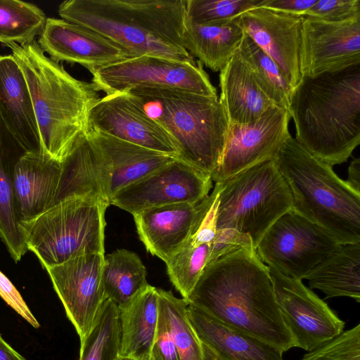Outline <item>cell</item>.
I'll return each instance as SVG.
<instances>
[{"mask_svg": "<svg viewBox=\"0 0 360 360\" xmlns=\"http://www.w3.org/2000/svg\"><path fill=\"white\" fill-rule=\"evenodd\" d=\"M186 300L283 352L295 347L268 266L252 245L236 248L207 264Z\"/></svg>", "mask_w": 360, "mask_h": 360, "instance_id": "1", "label": "cell"}, {"mask_svg": "<svg viewBox=\"0 0 360 360\" xmlns=\"http://www.w3.org/2000/svg\"><path fill=\"white\" fill-rule=\"evenodd\" d=\"M288 110L307 150L330 166L347 162L360 143V63L302 76Z\"/></svg>", "mask_w": 360, "mask_h": 360, "instance_id": "2", "label": "cell"}, {"mask_svg": "<svg viewBox=\"0 0 360 360\" xmlns=\"http://www.w3.org/2000/svg\"><path fill=\"white\" fill-rule=\"evenodd\" d=\"M186 0H68L62 19L88 27L133 56L195 63L184 45Z\"/></svg>", "mask_w": 360, "mask_h": 360, "instance_id": "3", "label": "cell"}, {"mask_svg": "<svg viewBox=\"0 0 360 360\" xmlns=\"http://www.w3.org/2000/svg\"><path fill=\"white\" fill-rule=\"evenodd\" d=\"M25 78L42 150L61 160L89 131V115L100 98L89 82L70 75L47 57L36 40L7 45Z\"/></svg>", "mask_w": 360, "mask_h": 360, "instance_id": "4", "label": "cell"}, {"mask_svg": "<svg viewBox=\"0 0 360 360\" xmlns=\"http://www.w3.org/2000/svg\"><path fill=\"white\" fill-rule=\"evenodd\" d=\"M292 210L341 244L360 242V193L290 136L274 158Z\"/></svg>", "mask_w": 360, "mask_h": 360, "instance_id": "5", "label": "cell"}, {"mask_svg": "<svg viewBox=\"0 0 360 360\" xmlns=\"http://www.w3.org/2000/svg\"><path fill=\"white\" fill-rule=\"evenodd\" d=\"M127 92L169 136L176 159L211 176L220 162L229 127L218 96L150 88Z\"/></svg>", "mask_w": 360, "mask_h": 360, "instance_id": "6", "label": "cell"}, {"mask_svg": "<svg viewBox=\"0 0 360 360\" xmlns=\"http://www.w3.org/2000/svg\"><path fill=\"white\" fill-rule=\"evenodd\" d=\"M108 206L97 199L72 198L21 222L27 250L44 269L80 255L104 254L105 212Z\"/></svg>", "mask_w": 360, "mask_h": 360, "instance_id": "7", "label": "cell"}, {"mask_svg": "<svg viewBox=\"0 0 360 360\" xmlns=\"http://www.w3.org/2000/svg\"><path fill=\"white\" fill-rule=\"evenodd\" d=\"M220 183L217 231L231 230L249 236L255 249L269 228L292 210L290 191L274 159Z\"/></svg>", "mask_w": 360, "mask_h": 360, "instance_id": "8", "label": "cell"}, {"mask_svg": "<svg viewBox=\"0 0 360 360\" xmlns=\"http://www.w3.org/2000/svg\"><path fill=\"white\" fill-rule=\"evenodd\" d=\"M342 245L326 230L291 210L269 228L255 250L266 265L302 281Z\"/></svg>", "mask_w": 360, "mask_h": 360, "instance_id": "9", "label": "cell"}, {"mask_svg": "<svg viewBox=\"0 0 360 360\" xmlns=\"http://www.w3.org/2000/svg\"><path fill=\"white\" fill-rule=\"evenodd\" d=\"M95 89L106 95L135 88L174 89L217 96L202 65L163 57L141 56L90 72Z\"/></svg>", "mask_w": 360, "mask_h": 360, "instance_id": "10", "label": "cell"}, {"mask_svg": "<svg viewBox=\"0 0 360 360\" xmlns=\"http://www.w3.org/2000/svg\"><path fill=\"white\" fill-rule=\"evenodd\" d=\"M268 268L279 310L295 347L310 352L343 331L345 322L302 281L272 266Z\"/></svg>", "mask_w": 360, "mask_h": 360, "instance_id": "11", "label": "cell"}, {"mask_svg": "<svg viewBox=\"0 0 360 360\" xmlns=\"http://www.w3.org/2000/svg\"><path fill=\"white\" fill-rule=\"evenodd\" d=\"M291 119L284 108L272 106L257 120L245 124H229L220 162L211 175L215 183L263 162L274 159L291 136Z\"/></svg>", "mask_w": 360, "mask_h": 360, "instance_id": "12", "label": "cell"}, {"mask_svg": "<svg viewBox=\"0 0 360 360\" xmlns=\"http://www.w3.org/2000/svg\"><path fill=\"white\" fill-rule=\"evenodd\" d=\"M212 178L176 158L119 191L110 205L132 215L148 208L179 203L196 205L212 188Z\"/></svg>", "mask_w": 360, "mask_h": 360, "instance_id": "13", "label": "cell"}, {"mask_svg": "<svg viewBox=\"0 0 360 360\" xmlns=\"http://www.w3.org/2000/svg\"><path fill=\"white\" fill-rule=\"evenodd\" d=\"M103 257L102 253L86 254L45 269L80 340L89 331L105 300Z\"/></svg>", "mask_w": 360, "mask_h": 360, "instance_id": "14", "label": "cell"}, {"mask_svg": "<svg viewBox=\"0 0 360 360\" xmlns=\"http://www.w3.org/2000/svg\"><path fill=\"white\" fill-rule=\"evenodd\" d=\"M304 16L256 7L235 19L252 41L276 64L292 89L302 77L300 66Z\"/></svg>", "mask_w": 360, "mask_h": 360, "instance_id": "15", "label": "cell"}, {"mask_svg": "<svg viewBox=\"0 0 360 360\" xmlns=\"http://www.w3.org/2000/svg\"><path fill=\"white\" fill-rule=\"evenodd\" d=\"M360 63V16L330 22L304 16L300 66L314 77Z\"/></svg>", "mask_w": 360, "mask_h": 360, "instance_id": "16", "label": "cell"}, {"mask_svg": "<svg viewBox=\"0 0 360 360\" xmlns=\"http://www.w3.org/2000/svg\"><path fill=\"white\" fill-rule=\"evenodd\" d=\"M88 123L89 131L176 158V149L169 136L127 91L100 98L90 110Z\"/></svg>", "mask_w": 360, "mask_h": 360, "instance_id": "17", "label": "cell"}, {"mask_svg": "<svg viewBox=\"0 0 360 360\" xmlns=\"http://www.w3.org/2000/svg\"><path fill=\"white\" fill-rule=\"evenodd\" d=\"M37 43L53 60L89 72L134 57L101 34L62 18H48Z\"/></svg>", "mask_w": 360, "mask_h": 360, "instance_id": "18", "label": "cell"}, {"mask_svg": "<svg viewBox=\"0 0 360 360\" xmlns=\"http://www.w3.org/2000/svg\"><path fill=\"white\" fill-rule=\"evenodd\" d=\"M60 174V161L44 151L27 152L19 159L13 169V188L20 224L51 207Z\"/></svg>", "mask_w": 360, "mask_h": 360, "instance_id": "19", "label": "cell"}, {"mask_svg": "<svg viewBox=\"0 0 360 360\" xmlns=\"http://www.w3.org/2000/svg\"><path fill=\"white\" fill-rule=\"evenodd\" d=\"M60 162V179L51 207L72 198L97 199L110 205L109 170L87 134L78 139Z\"/></svg>", "mask_w": 360, "mask_h": 360, "instance_id": "20", "label": "cell"}, {"mask_svg": "<svg viewBox=\"0 0 360 360\" xmlns=\"http://www.w3.org/2000/svg\"><path fill=\"white\" fill-rule=\"evenodd\" d=\"M91 141L100 151L109 170L108 199L121 189L144 178L176 158L89 130Z\"/></svg>", "mask_w": 360, "mask_h": 360, "instance_id": "21", "label": "cell"}, {"mask_svg": "<svg viewBox=\"0 0 360 360\" xmlns=\"http://www.w3.org/2000/svg\"><path fill=\"white\" fill-rule=\"evenodd\" d=\"M187 314L200 339L218 360H283V352L243 330L221 322L188 303Z\"/></svg>", "mask_w": 360, "mask_h": 360, "instance_id": "22", "label": "cell"}, {"mask_svg": "<svg viewBox=\"0 0 360 360\" xmlns=\"http://www.w3.org/2000/svg\"><path fill=\"white\" fill-rule=\"evenodd\" d=\"M0 112L27 152L43 151L29 89L12 54L0 56Z\"/></svg>", "mask_w": 360, "mask_h": 360, "instance_id": "23", "label": "cell"}, {"mask_svg": "<svg viewBox=\"0 0 360 360\" xmlns=\"http://www.w3.org/2000/svg\"><path fill=\"white\" fill-rule=\"evenodd\" d=\"M196 206L172 204L148 208L134 214L138 235L146 250L167 262L186 241Z\"/></svg>", "mask_w": 360, "mask_h": 360, "instance_id": "24", "label": "cell"}, {"mask_svg": "<svg viewBox=\"0 0 360 360\" xmlns=\"http://www.w3.org/2000/svg\"><path fill=\"white\" fill-rule=\"evenodd\" d=\"M219 72V100L229 124L252 122L276 106L257 85L238 48Z\"/></svg>", "mask_w": 360, "mask_h": 360, "instance_id": "25", "label": "cell"}, {"mask_svg": "<svg viewBox=\"0 0 360 360\" xmlns=\"http://www.w3.org/2000/svg\"><path fill=\"white\" fill-rule=\"evenodd\" d=\"M27 152L0 112V238L15 262L21 259L27 248L16 212L13 173L16 163Z\"/></svg>", "mask_w": 360, "mask_h": 360, "instance_id": "26", "label": "cell"}, {"mask_svg": "<svg viewBox=\"0 0 360 360\" xmlns=\"http://www.w3.org/2000/svg\"><path fill=\"white\" fill-rule=\"evenodd\" d=\"M120 356L150 360L158 318L157 288L149 286L127 304L118 307Z\"/></svg>", "mask_w": 360, "mask_h": 360, "instance_id": "27", "label": "cell"}, {"mask_svg": "<svg viewBox=\"0 0 360 360\" xmlns=\"http://www.w3.org/2000/svg\"><path fill=\"white\" fill-rule=\"evenodd\" d=\"M327 298L347 297L360 302V242L342 244L304 278Z\"/></svg>", "mask_w": 360, "mask_h": 360, "instance_id": "28", "label": "cell"}, {"mask_svg": "<svg viewBox=\"0 0 360 360\" xmlns=\"http://www.w3.org/2000/svg\"><path fill=\"white\" fill-rule=\"evenodd\" d=\"M243 31L236 19L217 25L186 20L184 45L193 58L214 72L220 71L239 47Z\"/></svg>", "mask_w": 360, "mask_h": 360, "instance_id": "29", "label": "cell"}, {"mask_svg": "<svg viewBox=\"0 0 360 360\" xmlns=\"http://www.w3.org/2000/svg\"><path fill=\"white\" fill-rule=\"evenodd\" d=\"M101 283L104 298L118 307L127 304L149 286L141 259L135 252L125 249L104 255Z\"/></svg>", "mask_w": 360, "mask_h": 360, "instance_id": "30", "label": "cell"}, {"mask_svg": "<svg viewBox=\"0 0 360 360\" xmlns=\"http://www.w3.org/2000/svg\"><path fill=\"white\" fill-rule=\"evenodd\" d=\"M158 302L170 323L179 360H218L214 352L198 337L187 314L188 302L170 291L157 288Z\"/></svg>", "mask_w": 360, "mask_h": 360, "instance_id": "31", "label": "cell"}, {"mask_svg": "<svg viewBox=\"0 0 360 360\" xmlns=\"http://www.w3.org/2000/svg\"><path fill=\"white\" fill-rule=\"evenodd\" d=\"M79 360H116L120 349L119 309L108 299L101 303L94 323L80 340Z\"/></svg>", "mask_w": 360, "mask_h": 360, "instance_id": "32", "label": "cell"}, {"mask_svg": "<svg viewBox=\"0 0 360 360\" xmlns=\"http://www.w3.org/2000/svg\"><path fill=\"white\" fill-rule=\"evenodd\" d=\"M238 49L262 92L275 105L288 110L292 89L274 61L244 32Z\"/></svg>", "mask_w": 360, "mask_h": 360, "instance_id": "33", "label": "cell"}, {"mask_svg": "<svg viewBox=\"0 0 360 360\" xmlns=\"http://www.w3.org/2000/svg\"><path fill=\"white\" fill-rule=\"evenodd\" d=\"M47 18L37 5L20 0H0V43L30 44L40 35Z\"/></svg>", "mask_w": 360, "mask_h": 360, "instance_id": "34", "label": "cell"}, {"mask_svg": "<svg viewBox=\"0 0 360 360\" xmlns=\"http://www.w3.org/2000/svg\"><path fill=\"white\" fill-rule=\"evenodd\" d=\"M214 243L186 241L166 262L168 276L175 288L186 300L205 266L211 263Z\"/></svg>", "mask_w": 360, "mask_h": 360, "instance_id": "35", "label": "cell"}, {"mask_svg": "<svg viewBox=\"0 0 360 360\" xmlns=\"http://www.w3.org/2000/svg\"><path fill=\"white\" fill-rule=\"evenodd\" d=\"M262 0H186V20L203 25H224L258 7Z\"/></svg>", "mask_w": 360, "mask_h": 360, "instance_id": "36", "label": "cell"}, {"mask_svg": "<svg viewBox=\"0 0 360 360\" xmlns=\"http://www.w3.org/2000/svg\"><path fill=\"white\" fill-rule=\"evenodd\" d=\"M301 360H360V324L309 352Z\"/></svg>", "mask_w": 360, "mask_h": 360, "instance_id": "37", "label": "cell"}, {"mask_svg": "<svg viewBox=\"0 0 360 360\" xmlns=\"http://www.w3.org/2000/svg\"><path fill=\"white\" fill-rule=\"evenodd\" d=\"M304 16L338 22L360 16L359 0H317Z\"/></svg>", "mask_w": 360, "mask_h": 360, "instance_id": "38", "label": "cell"}, {"mask_svg": "<svg viewBox=\"0 0 360 360\" xmlns=\"http://www.w3.org/2000/svg\"><path fill=\"white\" fill-rule=\"evenodd\" d=\"M150 360H179L169 321L159 302L157 327Z\"/></svg>", "mask_w": 360, "mask_h": 360, "instance_id": "39", "label": "cell"}, {"mask_svg": "<svg viewBox=\"0 0 360 360\" xmlns=\"http://www.w3.org/2000/svg\"><path fill=\"white\" fill-rule=\"evenodd\" d=\"M0 296L20 316L34 328L39 323L30 310L26 302L11 281L0 271Z\"/></svg>", "mask_w": 360, "mask_h": 360, "instance_id": "40", "label": "cell"}, {"mask_svg": "<svg viewBox=\"0 0 360 360\" xmlns=\"http://www.w3.org/2000/svg\"><path fill=\"white\" fill-rule=\"evenodd\" d=\"M317 0H262L258 7L304 16Z\"/></svg>", "mask_w": 360, "mask_h": 360, "instance_id": "41", "label": "cell"}, {"mask_svg": "<svg viewBox=\"0 0 360 360\" xmlns=\"http://www.w3.org/2000/svg\"><path fill=\"white\" fill-rule=\"evenodd\" d=\"M347 184L355 191L360 193V158H354L349 166Z\"/></svg>", "mask_w": 360, "mask_h": 360, "instance_id": "42", "label": "cell"}, {"mask_svg": "<svg viewBox=\"0 0 360 360\" xmlns=\"http://www.w3.org/2000/svg\"><path fill=\"white\" fill-rule=\"evenodd\" d=\"M0 360H27L8 344L0 334Z\"/></svg>", "mask_w": 360, "mask_h": 360, "instance_id": "43", "label": "cell"}, {"mask_svg": "<svg viewBox=\"0 0 360 360\" xmlns=\"http://www.w3.org/2000/svg\"><path fill=\"white\" fill-rule=\"evenodd\" d=\"M116 360H134V359L119 356Z\"/></svg>", "mask_w": 360, "mask_h": 360, "instance_id": "44", "label": "cell"}]
</instances>
